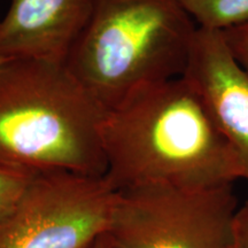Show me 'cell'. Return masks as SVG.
Segmentation results:
<instances>
[{
    "label": "cell",
    "instance_id": "cell-1",
    "mask_svg": "<svg viewBox=\"0 0 248 248\" xmlns=\"http://www.w3.org/2000/svg\"><path fill=\"white\" fill-rule=\"evenodd\" d=\"M105 178L114 191L148 185L210 188L241 179L208 105L184 76L142 86L104 113Z\"/></svg>",
    "mask_w": 248,
    "mask_h": 248
},
{
    "label": "cell",
    "instance_id": "cell-2",
    "mask_svg": "<svg viewBox=\"0 0 248 248\" xmlns=\"http://www.w3.org/2000/svg\"><path fill=\"white\" fill-rule=\"evenodd\" d=\"M104 113L63 62L11 59L0 68V167L105 177Z\"/></svg>",
    "mask_w": 248,
    "mask_h": 248
},
{
    "label": "cell",
    "instance_id": "cell-3",
    "mask_svg": "<svg viewBox=\"0 0 248 248\" xmlns=\"http://www.w3.org/2000/svg\"><path fill=\"white\" fill-rule=\"evenodd\" d=\"M198 27L177 0H92L64 64L105 111L183 76Z\"/></svg>",
    "mask_w": 248,
    "mask_h": 248
},
{
    "label": "cell",
    "instance_id": "cell-4",
    "mask_svg": "<svg viewBox=\"0 0 248 248\" xmlns=\"http://www.w3.org/2000/svg\"><path fill=\"white\" fill-rule=\"evenodd\" d=\"M233 185H148L116 192L105 237L109 248H232Z\"/></svg>",
    "mask_w": 248,
    "mask_h": 248
},
{
    "label": "cell",
    "instance_id": "cell-5",
    "mask_svg": "<svg viewBox=\"0 0 248 248\" xmlns=\"http://www.w3.org/2000/svg\"><path fill=\"white\" fill-rule=\"evenodd\" d=\"M115 199L105 177L35 175L0 225V248H93L106 233Z\"/></svg>",
    "mask_w": 248,
    "mask_h": 248
},
{
    "label": "cell",
    "instance_id": "cell-6",
    "mask_svg": "<svg viewBox=\"0 0 248 248\" xmlns=\"http://www.w3.org/2000/svg\"><path fill=\"white\" fill-rule=\"evenodd\" d=\"M183 76L208 105L248 182V75L232 58L221 31L198 28Z\"/></svg>",
    "mask_w": 248,
    "mask_h": 248
},
{
    "label": "cell",
    "instance_id": "cell-7",
    "mask_svg": "<svg viewBox=\"0 0 248 248\" xmlns=\"http://www.w3.org/2000/svg\"><path fill=\"white\" fill-rule=\"evenodd\" d=\"M92 0H11L0 20V54L66 61L88 20Z\"/></svg>",
    "mask_w": 248,
    "mask_h": 248
},
{
    "label": "cell",
    "instance_id": "cell-8",
    "mask_svg": "<svg viewBox=\"0 0 248 248\" xmlns=\"http://www.w3.org/2000/svg\"><path fill=\"white\" fill-rule=\"evenodd\" d=\"M198 28L225 31L248 22V0H177Z\"/></svg>",
    "mask_w": 248,
    "mask_h": 248
},
{
    "label": "cell",
    "instance_id": "cell-9",
    "mask_svg": "<svg viewBox=\"0 0 248 248\" xmlns=\"http://www.w3.org/2000/svg\"><path fill=\"white\" fill-rule=\"evenodd\" d=\"M221 32L232 58L248 75V22Z\"/></svg>",
    "mask_w": 248,
    "mask_h": 248
},
{
    "label": "cell",
    "instance_id": "cell-10",
    "mask_svg": "<svg viewBox=\"0 0 248 248\" xmlns=\"http://www.w3.org/2000/svg\"><path fill=\"white\" fill-rule=\"evenodd\" d=\"M232 248H248V200L239 206L234 215Z\"/></svg>",
    "mask_w": 248,
    "mask_h": 248
},
{
    "label": "cell",
    "instance_id": "cell-11",
    "mask_svg": "<svg viewBox=\"0 0 248 248\" xmlns=\"http://www.w3.org/2000/svg\"><path fill=\"white\" fill-rule=\"evenodd\" d=\"M32 177L33 176L0 167V194L23 188Z\"/></svg>",
    "mask_w": 248,
    "mask_h": 248
},
{
    "label": "cell",
    "instance_id": "cell-12",
    "mask_svg": "<svg viewBox=\"0 0 248 248\" xmlns=\"http://www.w3.org/2000/svg\"><path fill=\"white\" fill-rule=\"evenodd\" d=\"M26 186H24V187H26ZM24 187L20 188V190H15L12 192H7V193L0 194V225H1V223L4 222L6 218H7L9 214L14 210L15 206H16L18 202V199H20L21 194H22Z\"/></svg>",
    "mask_w": 248,
    "mask_h": 248
},
{
    "label": "cell",
    "instance_id": "cell-13",
    "mask_svg": "<svg viewBox=\"0 0 248 248\" xmlns=\"http://www.w3.org/2000/svg\"><path fill=\"white\" fill-rule=\"evenodd\" d=\"M93 248H109V244H108L105 234L101 235V237L99 238L97 243H95L94 246H93Z\"/></svg>",
    "mask_w": 248,
    "mask_h": 248
},
{
    "label": "cell",
    "instance_id": "cell-14",
    "mask_svg": "<svg viewBox=\"0 0 248 248\" xmlns=\"http://www.w3.org/2000/svg\"><path fill=\"white\" fill-rule=\"evenodd\" d=\"M8 60H11V59H7V58H5L4 55H1V54H0V68H1L2 66H4V64H5L6 62H7Z\"/></svg>",
    "mask_w": 248,
    "mask_h": 248
}]
</instances>
